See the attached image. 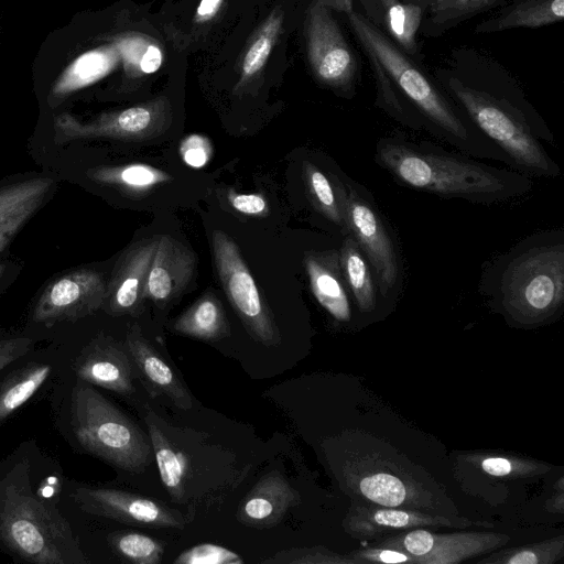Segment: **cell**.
Instances as JSON below:
<instances>
[{"label": "cell", "instance_id": "6da1fadb", "mask_svg": "<svg viewBox=\"0 0 564 564\" xmlns=\"http://www.w3.org/2000/svg\"><path fill=\"white\" fill-rule=\"evenodd\" d=\"M375 161L404 186L475 204L491 205L521 198L534 184L531 176L513 169H499L402 135L380 138L375 148Z\"/></svg>", "mask_w": 564, "mask_h": 564}, {"label": "cell", "instance_id": "7a4b0ae2", "mask_svg": "<svg viewBox=\"0 0 564 564\" xmlns=\"http://www.w3.org/2000/svg\"><path fill=\"white\" fill-rule=\"evenodd\" d=\"M478 291L492 310L519 326L555 318L564 305V230L534 232L488 261Z\"/></svg>", "mask_w": 564, "mask_h": 564}, {"label": "cell", "instance_id": "3957f363", "mask_svg": "<svg viewBox=\"0 0 564 564\" xmlns=\"http://www.w3.org/2000/svg\"><path fill=\"white\" fill-rule=\"evenodd\" d=\"M29 455L17 452L0 465V549L35 564H87L69 522L50 500L56 477L34 486Z\"/></svg>", "mask_w": 564, "mask_h": 564}, {"label": "cell", "instance_id": "277c9868", "mask_svg": "<svg viewBox=\"0 0 564 564\" xmlns=\"http://www.w3.org/2000/svg\"><path fill=\"white\" fill-rule=\"evenodd\" d=\"M346 14L369 58L414 105L424 120V128L462 154L510 165L503 152L470 121L458 115L429 78L380 30L354 10Z\"/></svg>", "mask_w": 564, "mask_h": 564}, {"label": "cell", "instance_id": "5b68a950", "mask_svg": "<svg viewBox=\"0 0 564 564\" xmlns=\"http://www.w3.org/2000/svg\"><path fill=\"white\" fill-rule=\"evenodd\" d=\"M447 87L468 120L503 152L513 170L535 177L561 175L557 163L541 142L554 147L553 134L539 119L506 97L476 89L456 78H449Z\"/></svg>", "mask_w": 564, "mask_h": 564}, {"label": "cell", "instance_id": "8992f818", "mask_svg": "<svg viewBox=\"0 0 564 564\" xmlns=\"http://www.w3.org/2000/svg\"><path fill=\"white\" fill-rule=\"evenodd\" d=\"M73 378L68 402L73 443L118 469L142 473L154 458L148 432L93 384Z\"/></svg>", "mask_w": 564, "mask_h": 564}, {"label": "cell", "instance_id": "52a82bcc", "mask_svg": "<svg viewBox=\"0 0 564 564\" xmlns=\"http://www.w3.org/2000/svg\"><path fill=\"white\" fill-rule=\"evenodd\" d=\"M144 422L161 481L176 503L200 500L227 485L216 476L227 481L234 478L236 457L228 451L192 431L171 426L155 413L148 412Z\"/></svg>", "mask_w": 564, "mask_h": 564}, {"label": "cell", "instance_id": "ba28073f", "mask_svg": "<svg viewBox=\"0 0 564 564\" xmlns=\"http://www.w3.org/2000/svg\"><path fill=\"white\" fill-rule=\"evenodd\" d=\"M343 204L349 234L373 270L388 310L403 288L404 264L398 239L369 189L344 175Z\"/></svg>", "mask_w": 564, "mask_h": 564}, {"label": "cell", "instance_id": "9c48e42d", "mask_svg": "<svg viewBox=\"0 0 564 564\" xmlns=\"http://www.w3.org/2000/svg\"><path fill=\"white\" fill-rule=\"evenodd\" d=\"M212 247L221 286L247 332L264 346H278L281 343L279 327L237 243L226 232L214 230Z\"/></svg>", "mask_w": 564, "mask_h": 564}, {"label": "cell", "instance_id": "30bf717a", "mask_svg": "<svg viewBox=\"0 0 564 564\" xmlns=\"http://www.w3.org/2000/svg\"><path fill=\"white\" fill-rule=\"evenodd\" d=\"M307 58L316 78L350 95L355 87L357 59L330 9L313 0L305 21Z\"/></svg>", "mask_w": 564, "mask_h": 564}, {"label": "cell", "instance_id": "8fae6325", "mask_svg": "<svg viewBox=\"0 0 564 564\" xmlns=\"http://www.w3.org/2000/svg\"><path fill=\"white\" fill-rule=\"evenodd\" d=\"M67 492L82 511L127 524L183 529L188 520L160 500L121 489L72 481Z\"/></svg>", "mask_w": 564, "mask_h": 564}, {"label": "cell", "instance_id": "7c38bea8", "mask_svg": "<svg viewBox=\"0 0 564 564\" xmlns=\"http://www.w3.org/2000/svg\"><path fill=\"white\" fill-rule=\"evenodd\" d=\"M172 122L170 100L160 96L155 99L122 109L102 113L87 123L68 115H61L56 127L68 139L109 138L123 141H148L163 134Z\"/></svg>", "mask_w": 564, "mask_h": 564}, {"label": "cell", "instance_id": "4fadbf2b", "mask_svg": "<svg viewBox=\"0 0 564 564\" xmlns=\"http://www.w3.org/2000/svg\"><path fill=\"white\" fill-rule=\"evenodd\" d=\"M510 538L490 532L435 533L422 528L383 539L378 546L399 550L415 564H457L505 545Z\"/></svg>", "mask_w": 564, "mask_h": 564}, {"label": "cell", "instance_id": "5bb4252c", "mask_svg": "<svg viewBox=\"0 0 564 564\" xmlns=\"http://www.w3.org/2000/svg\"><path fill=\"white\" fill-rule=\"evenodd\" d=\"M76 379L123 397L134 393V369L124 345L111 337L98 336L70 365Z\"/></svg>", "mask_w": 564, "mask_h": 564}, {"label": "cell", "instance_id": "9a60e30c", "mask_svg": "<svg viewBox=\"0 0 564 564\" xmlns=\"http://www.w3.org/2000/svg\"><path fill=\"white\" fill-rule=\"evenodd\" d=\"M134 373L152 398H164L181 410H189L193 398L186 384L143 336L138 325L131 326L124 344Z\"/></svg>", "mask_w": 564, "mask_h": 564}, {"label": "cell", "instance_id": "2e32d148", "mask_svg": "<svg viewBox=\"0 0 564 564\" xmlns=\"http://www.w3.org/2000/svg\"><path fill=\"white\" fill-rule=\"evenodd\" d=\"M159 236L134 243L118 261L104 303L112 315H137L145 299L149 270Z\"/></svg>", "mask_w": 564, "mask_h": 564}, {"label": "cell", "instance_id": "e0dca14e", "mask_svg": "<svg viewBox=\"0 0 564 564\" xmlns=\"http://www.w3.org/2000/svg\"><path fill=\"white\" fill-rule=\"evenodd\" d=\"M486 521L469 519H448L431 516L420 511L395 509L391 507H369L355 503L345 520L346 530L357 539L380 536L397 530L417 529L423 527H449L465 529L469 527H489Z\"/></svg>", "mask_w": 564, "mask_h": 564}, {"label": "cell", "instance_id": "ac0fdd59", "mask_svg": "<svg viewBox=\"0 0 564 564\" xmlns=\"http://www.w3.org/2000/svg\"><path fill=\"white\" fill-rule=\"evenodd\" d=\"M196 268L193 251L170 235H161L149 270L145 299L159 306L178 297L188 286Z\"/></svg>", "mask_w": 564, "mask_h": 564}, {"label": "cell", "instance_id": "d6986e66", "mask_svg": "<svg viewBox=\"0 0 564 564\" xmlns=\"http://www.w3.org/2000/svg\"><path fill=\"white\" fill-rule=\"evenodd\" d=\"M106 286L100 274L80 271L56 280L35 310L34 318L50 321L80 316L105 301Z\"/></svg>", "mask_w": 564, "mask_h": 564}, {"label": "cell", "instance_id": "ffe728a7", "mask_svg": "<svg viewBox=\"0 0 564 564\" xmlns=\"http://www.w3.org/2000/svg\"><path fill=\"white\" fill-rule=\"evenodd\" d=\"M311 291L318 304L338 323L352 319L354 299L344 279L339 247L312 250L304 257Z\"/></svg>", "mask_w": 564, "mask_h": 564}, {"label": "cell", "instance_id": "44dd1931", "mask_svg": "<svg viewBox=\"0 0 564 564\" xmlns=\"http://www.w3.org/2000/svg\"><path fill=\"white\" fill-rule=\"evenodd\" d=\"M300 501L299 492L278 470L264 475L241 500L238 519L253 528L278 524L288 511Z\"/></svg>", "mask_w": 564, "mask_h": 564}, {"label": "cell", "instance_id": "7402d4cb", "mask_svg": "<svg viewBox=\"0 0 564 564\" xmlns=\"http://www.w3.org/2000/svg\"><path fill=\"white\" fill-rule=\"evenodd\" d=\"M26 356V355H25ZM18 359L0 381V425L11 417L57 372L62 361L53 354Z\"/></svg>", "mask_w": 564, "mask_h": 564}, {"label": "cell", "instance_id": "603a6c76", "mask_svg": "<svg viewBox=\"0 0 564 564\" xmlns=\"http://www.w3.org/2000/svg\"><path fill=\"white\" fill-rule=\"evenodd\" d=\"M339 262L358 313L370 315L386 307L371 264L350 234L340 241Z\"/></svg>", "mask_w": 564, "mask_h": 564}, {"label": "cell", "instance_id": "cb8c5ba5", "mask_svg": "<svg viewBox=\"0 0 564 564\" xmlns=\"http://www.w3.org/2000/svg\"><path fill=\"white\" fill-rule=\"evenodd\" d=\"M302 169L312 207L345 237L349 234L343 204L345 174L326 173L310 160L303 161Z\"/></svg>", "mask_w": 564, "mask_h": 564}, {"label": "cell", "instance_id": "d4e9b609", "mask_svg": "<svg viewBox=\"0 0 564 564\" xmlns=\"http://www.w3.org/2000/svg\"><path fill=\"white\" fill-rule=\"evenodd\" d=\"M171 329L183 336L218 340L229 335V323L219 299L212 292L203 294L181 314Z\"/></svg>", "mask_w": 564, "mask_h": 564}, {"label": "cell", "instance_id": "484cf974", "mask_svg": "<svg viewBox=\"0 0 564 564\" xmlns=\"http://www.w3.org/2000/svg\"><path fill=\"white\" fill-rule=\"evenodd\" d=\"M563 18L564 0H524L479 23L475 31L488 33L514 28H540Z\"/></svg>", "mask_w": 564, "mask_h": 564}, {"label": "cell", "instance_id": "4316f807", "mask_svg": "<svg viewBox=\"0 0 564 564\" xmlns=\"http://www.w3.org/2000/svg\"><path fill=\"white\" fill-rule=\"evenodd\" d=\"M283 12L275 8L251 35L240 63V76L235 94H242L261 75L279 39Z\"/></svg>", "mask_w": 564, "mask_h": 564}, {"label": "cell", "instance_id": "83f0119b", "mask_svg": "<svg viewBox=\"0 0 564 564\" xmlns=\"http://www.w3.org/2000/svg\"><path fill=\"white\" fill-rule=\"evenodd\" d=\"M94 177L132 196H144L172 180L167 172L145 163L101 167L94 172Z\"/></svg>", "mask_w": 564, "mask_h": 564}, {"label": "cell", "instance_id": "f1b7e54d", "mask_svg": "<svg viewBox=\"0 0 564 564\" xmlns=\"http://www.w3.org/2000/svg\"><path fill=\"white\" fill-rule=\"evenodd\" d=\"M109 67V56L93 50L76 57L54 83L50 98L61 100L102 77Z\"/></svg>", "mask_w": 564, "mask_h": 564}, {"label": "cell", "instance_id": "f546056e", "mask_svg": "<svg viewBox=\"0 0 564 564\" xmlns=\"http://www.w3.org/2000/svg\"><path fill=\"white\" fill-rule=\"evenodd\" d=\"M51 185V180L34 178L0 189V226L28 219Z\"/></svg>", "mask_w": 564, "mask_h": 564}, {"label": "cell", "instance_id": "4dcf8cb0", "mask_svg": "<svg viewBox=\"0 0 564 564\" xmlns=\"http://www.w3.org/2000/svg\"><path fill=\"white\" fill-rule=\"evenodd\" d=\"M384 9V24L390 36L410 54L416 52V33L421 25L423 7L398 0Z\"/></svg>", "mask_w": 564, "mask_h": 564}, {"label": "cell", "instance_id": "1f68e13d", "mask_svg": "<svg viewBox=\"0 0 564 564\" xmlns=\"http://www.w3.org/2000/svg\"><path fill=\"white\" fill-rule=\"evenodd\" d=\"M108 542L121 560L134 564H159L164 553L159 540L135 531L113 532Z\"/></svg>", "mask_w": 564, "mask_h": 564}, {"label": "cell", "instance_id": "d6a6232c", "mask_svg": "<svg viewBox=\"0 0 564 564\" xmlns=\"http://www.w3.org/2000/svg\"><path fill=\"white\" fill-rule=\"evenodd\" d=\"M564 538L560 535L539 543L495 552L478 561L485 564H552L563 557Z\"/></svg>", "mask_w": 564, "mask_h": 564}, {"label": "cell", "instance_id": "836d02e7", "mask_svg": "<svg viewBox=\"0 0 564 564\" xmlns=\"http://www.w3.org/2000/svg\"><path fill=\"white\" fill-rule=\"evenodd\" d=\"M359 490L368 500L391 508L402 506L409 494L400 478L387 473L366 475L359 481Z\"/></svg>", "mask_w": 564, "mask_h": 564}, {"label": "cell", "instance_id": "e575fe53", "mask_svg": "<svg viewBox=\"0 0 564 564\" xmlns=\"http://www.w3.org/2000/svg\"><path fill=\"white\" fill-rule=\"evenodd\" d=\"M501 0H431V21L446 25L474 15Z\"/></svg>", "mask_w": 564, "mask_h": 564}, {"label": "cell", "instance_id": "d590c367", "mask_svg": "<svg viewBox=\"0 0 564 564\" xmlns=\"http://www.w3.org/2000/svg\"><path fill=\"white\" fill-rule=\"evenodd\" d=\"M268 564H335L355 563L350 557H343L324 546L292 547L283 550L262 561Z\"/></svg>", "mask_w": 564, "mask_h": 564}, {"label": "cell", "instance_id": "8d00e7d4", "mask_svg": "<svg viewBox=\"0 0 564 564\" xmlns=\"http://www.w3.org/2000/svg\"><path fill=\"white\" fill-rule=\"evenodd\" d=\"M243 558L236 552L213 543H200L180 553L174 564H241Z\"/></svg>", "mask_w": 564, "mask_h": 564}, {"label": "cell", "instance_id": "74e56055", "mask_svg": "<svg viewBox=\"0 0 564 564\" xmlns=\"http://www.w3.org/2000/svg\"><path fill=\"white\" fill-rule=\"evenodd\" d=\"M479 465L485 473L495 477H520L545 470V466L531 460L495 455L480 458Z\"/></svg>", "mask_w": 564, "mask_h": 564}, {"label": "cell", "instance_id": "f35d334b", "mask_svg": "<svg viewBox=\"0 0 564 564\" xmlns=\"http://www.w3.org/2000/svg\"><path fill=\"white\" fill-rule=\"evenodd\" d=\"M226 200L234 210L242 215L265 217L270 213L268 200L259 193L245 194L228 189Z\"/></svg>", "mask_w": 564, "mask_h": 564}, {"label": "cell", "instance_id": "ab89813d", "mask_svg": "<svg viewBox=\"0 0 564 564\" xmlns=\"http://www.w3.org/2000/svg\"><path fill=\"white\" fill-rule=\"evenodd\" d=\"M350 558L356 564H368V563H415L413 556L394 550L391 547L377 546V547H364L351 552Z\"/></svg>", "mask_w": 564, "mask_h": 564}, {"label": "cell", "instance_id": "60d3db41", "mask_svg": "<svg viewBox=\"0 0 564 564\" xmlns=\"http://www.w3.org/2000/svg\"><path fill=\"white\" fill-rule=\"evenodd\" d=\"M180 151L186 164L200 167L208 162L212 147L207 138L193 134L182 142Z\"/></svg>", "mask_w": 564, "mask_h": 564}, {"label": "cell", "instance_id": "b9f144b4", "mask_svg": "<svg viewBox=\"0 0 564 564\" xmlns=\"http://www.w3.org/2000/svg\"><path fill=\"white\" fill-rule=\"evenodd\" d=\"M33 343L25 337L0 338V372L29 354Z\"/></svg>", "mask_w": 564, "mask_h": 564}, {"label": "cell", "instance_id": "7bdbcfd3", "mask_svg": "<svg viewBox=\"0 0 564 564\" xmlns=\"http://www.w3.org/2000/svg\"><path fill=\"white\" fill-rule=\"evenodd\" d=\"M226 0H200L192 22L195 26H204L216 19Z\"/></svg>", "mask_w": 564, "mask_h": 564}, {"label": "cell", "instance_id": "ee69618b", "mask_svg": "<svg viewBox=\"0 0 564 564\" xmlns=\"http://www.w3.org/2000/svg\"><path fill=\"white\" fill-rule=\"evenodd\" d=\"M26 219H18L0 226V250L9 242L10 238L18 231Z\"/></svg>", "mask_w": 564, "mask_h": 564}, {"label": "cell", "instance_id": "f6af8a7d", "mask_svg": "<svg viewBox=\"0 0 564 564\" xmlns=\"http://www.w3.org/2000/svg\"><path fill=\"white\" fill-rule=\"evenodd\" d=\"M323 6L337 10L340 12L347 13L352 10V1L351 0H317Z\"/></svg>", "mask_w": 564, "mask_h": 564}, {"label": "cell", "instance_id": "bcb514c9", "mask_svg": "<svg viewBox=\"0 0 564 564\" xmlns=\"http://www.w3.org/2000/svg\"><path fill=\"white\" fill-rule=\"evenodd\" d=\"M397 0H379V2L381 3V6L383 8L390 6L391 3L395 2Z\"/></svg>", "mask_w": 564, "mask_h": 564}, {"label": "cell", "instance_id": "7dc6e473", "mask_svg": "<svg viewBox=\"0 0 564 564\" xmlns=\"http://www.w3.org/2000/svg\"><path fill=\"white\" fill-rule=\"evenodd\" d=\"M410 1H413V2L419 3V4H421V3H430L431 2V0H410Z\"/></svg>", "mask_w": 564, "mask_h": 564}]
</instances>
